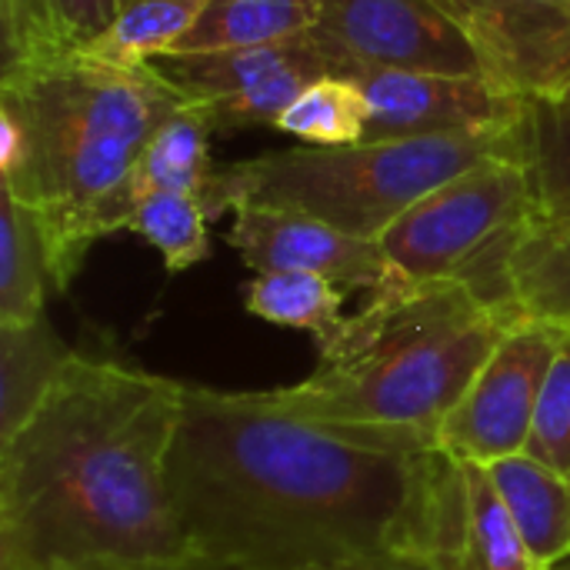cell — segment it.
<instances>
[{
	"instance_id": "obj_1",
	"label": "cell",
	"mask_w": 570,
	"mask_h": 570,
	"mask_svg": "<svg viewBox=\"0 0 570 570\" xmlns=\"http://www.w3.org/2000/svg\"><path fill=\"white\" fill-rule=\"evenodd\" d=\"M170 491L187 544L244 570L367 558L454 570L468 518L464 461L438 444L200 384L184 391Z\"/></svg>"
},
{
	"instance_id": "obj_2",
	"label": "cell",
	"mask_w": 570,
	"mask_h": 570,
	"mask_svg": "<svg viewBox=\"0 0 570 570\" xmlns=\"http://www.w3.org/2000/svg\"><path fill=\"white\" fill-rule=\"evenodd\" d=\"M184 381L77 354L0 444V570L190 551L170 491Z\"/></svg>"
},
{
	"instance_id": "obj_3",
	"label": "cell",
	"mask_w": 570,
	"mask_h": 570,
	"mask_svg": "<svg viewBox=\"0 0 570 570\" xmlns=\"http://www.w3.org/2000/svg\"><path fill=\"white\" fill-rule=\"evenodd\" d=\"M180 104L150 63L67 53L0 67V190L33 217L57 291L100 237L127 230L134 170Z\"/></svg>"
},
{
	"instance_id": "obj_4",
	"label": "cell",
	"mask_w": 570,
	"mask_h": 570,
	"mask_svg": "<svg viewBox=\"0 0 570 570\" xmlns=\"http://www.w3.org/2000/svg\"><path fill=\"white\" fill-rule=\"evenodd\" d=\"M514 324L464 281H387L317 347L304 381L264 394L314 421L438 444L441 424Z\"/></svg>"
},
{
	"instance_id": "obj_5",
	"label": "cell",
	"mask_w": 570,
	"mask_h": 570,
	"mask_svg": "<svg viewBox=\"0 0 570 570\" xmlns=\"http://www.w3.org/2000/svg\"><path fill=\"white\" fill-rule=\"evenodd\" d=\"M494 157L528 160V117L481 134L361 140L347 147L304 144L224 164L210 177L204 210L217 220L240 204L284 207L377 240L421 197Z\"/></svg>"
},
{
	"instance_id": "obj_6",
	"label": "cell",
	"mask_w": 570,
	"mask_h": 570,
	"mask_svg": "<svg viewBox=\"0 0 570 570\" xmlns=\"http://www.w3.org/2000/svg\"><path fill=\"white\" fill-rule=\"evenodd\" d=\"M534 217L538 204L528 160H484L421 197L377 237L387 281H464L484 301L508 311V254Z\"/></svg>"
},
{
	"instance_id": "obj_7",
	"label": "cell",
	"mask_w": 570,
	"mask_h": 570,
	"mask_svg": "<svg viewBox=\"0 0 570 570\" xmlns=\"http://www.w3.org/2000/svg\"><path fill=\"white\" fill-rule=\"evenodd\" d=\"M344 50L317 27L271 47L157 57L150 67L194 107H200L214 134L244 127H274L281 114L321 77H337Z\"/></svg>"
},
{
	"instance_id": "obj_8",
	"label": "cell",
	"mask_w": 570,
	"mask_h": 570,
	"mask_svg": "<svg viewBox=\"0 0 570 570\" xmlns=\"http://www.w3.org/2000/svg\"><path fill=\"white\" fill-rule=\"evenodd\" d=\"M561 337L554 327L518 321L441 424L438 448L464 464L484 468L524 454Z\"/></svg>"
},
{
	"instance_id": "obj_9",
	"label": "cell",
	"mask_w": 570,
	"mask_h": 570,
	"mask_svg": "<svg viewBox=\"0 0 570 570\" xmlns=\"http://www.w3.org/2000/svg\"><path fill=\"white\" fill-rule=\"evenodd\" d=\"M337 77L357 83L367 100L364 140H417L444 134H481L514 127L531 100L504 90L484 73H424L357 63L344 53Z\"/></svg>"
},
{
	"instance_id": "obj_10",
	"label": "cell",
	"mask_w": 570,
	"mask_h": 570,
	"mask_svg": "<svg viewBox=\"0 0 570 570\" xmlns=\"http://www.w3.org/2000/svg\"><path fill=\"white\" fill-rule=\"evenodd\" d=\"M317 30L357 63L484 73L474 43L441 0H321Z\"/></svg>"
},
{
	"instance_id": "obj_11",
	"label": "cell",
	"mask_w": 570,
	"mask_h": 570,
	"mask_svg": "<svg viewBox=\"0 0 570 570\" xmlns=\"http://www.w3.org/2000/svg\"><path fill=\"white\" fill-rule=\"evenodd\" d=\"M484 73L524 100L570 97V0H441Z\"/></svg>"
},
{
	"instance_id": "obj_12",
	"label": "cell",
	"mask_w": 570,
	"mask_h": 570,
	"mask_svg": "<svg viewBox=\"0 0 570 570\" xmlns=\"http://www.w3.org/2000/svg\"><path fill=\"white\" fill-rule=\"evenodd\" d=\"M227 244L254 274H317L354 291H377L387 281V261L377 240L354 237L301 210L240 204Z\"/></svg>"
},
{
	"instance_id": "obj_13",
	"label": "cell",
	"mask_w": 570,
	"mask_h": 570,
	"mask_svg": "<svg viewBox=\"0 0 570 570\" xmlns=\"http://www.w3.org/2000/svg\"><path fill=\"white\" fill-rule=\"evenodd\" d=\"M488 474L508 504L538 570L570 561V478L534 454H511L488 464Z\"/></svg>"
},
{
	"instance_id": "obj_14",
	"label": "cell",
	"mask_w": 570,
	"mask_h": 570,
	"mask_svg": "<svg viewBox=\"0 0 570 570\" xmlns=\"http://www.w3.org/2000/svg\"><path fill=\"white\" fill-rule=\"evenodd\" d=\"M117 0H0L3 67L94 50L114 27Z\"/></svg>"
},
{
	"instance_id": "obj_15",
	"label": "cell",
	"mask_w": 570,
	"mask_h": 570,
	"mask_svg": "<svg viewBox=\"0 0 570 570\" xmlns=\"http://www.w3.org/2000/svg\"><path fill=\"white\" fill-rule=\"evenodd\" d=\"M504 304L514 321H534L570 334V224H541L521 230L508 254Z\"/></svg>"
},
{
	"instance_id": "obj_16",
	"label": "cell",
	"mask_w": 570,
	"mask_h": 570,
	"mask_svg": "<svg viewBox=\"0 0 570 570\" xmlns=\"http://www.w3.org/2000/svg\"><path fill=\"white\" fill-rule=\"evenodd\" d=\"M321 0H210L167 57L254 50L314 30Z\"/></svg>"
},
{
	"instance_id": "obj_17",
	"label": "cell",
	"mask_w": 570,
	"mask_h": 570,
	"mask_svg": "<svg viewBox=\"0 0 570 570\" xmlns=\"http://www.w3.org/2000/svg\"><path fill=\"white\" fill-rule=\"evenodd\" d=\"M73 357L77 351L60 341L47 314L0 327V444L37 414Z\"/></svg>"
},
{
	"instance_id": "obj_18",
	"label": "cell",
	"mask_w": 570,
	"mask_h": 570,
	"mask_svg": "<svg viewBox=\"0 0 570 570\" xmlns=\"http://www.w3.org/2000/svg\"><path fill=\"white\" fill-rule=\"evenodd\" d=\"M210 137L214 127L207 114L194 104H180L150 137L137 170H134V204L137 197L150 190H174L200 197L210 187L214 177V157H210Z\"/></svg>"
},
{
	"instance_id": "obj_19",
	"label": "cell",
	"mask_w": 570,
	"mask_h": 570,
	"mask_svg": "<svg viewBox=\"0 0 570 570\" xmlns=\"http://www.w3.org/2000/svg\"><path fill=\"white\" fill-rule=\"evenodd\" d=\"M50 291L57 287L40 230L27 207L0 190V327L43 317Z\"/></svg>"
},
{
	"instance_id": "obj_20",
	"label": "cell",
	"mask_w": 570,
	"mask_h": 570,
	"mask_svg": "<svg viewBox=\"0 0 570 570\" xmlns=\"http://www.w3.org/2000/svg\"><path fill=\"white\" fill-rule=\"evenodd\" d=\"M244 307L247 314L277 324L304 331L317 341V347L331 344L344 327V291L317 274H254L244 287Z\"/></svg>"
},
{
	"instance_id": "obj_21",
	"label": "cell",
	"mask_w": 570,
	"mask_h": 570,
	"mask_svg": "<svg viewBox=\"0 0 570 570\" xmlns=\"http://www.w3.org/2000/svg\"><path fill=\"white\" fill-rule=\"evenodd\" d=\"M210 0H117L110 33L87 53L117 67H147L197 23Z\"/></svg>"
},
{
	"instance_id": "obj_22",
	"label": "cell",
	"mask_w": 570,
	"mask_h": 570,
	"mask_svg": "<svg viewBox=\"0 0 570 570\" xmlns=\"http://www.w3.org/2000/svg\"><path fill=\"white\" fill-rule=\"evenodd\" d=\"M468 518L454 570H538L484 464H464Z\"/></svg>"
},
{
	"instance_id": "obj_23",
	"label": "cell",
	"mask_w": 570,
	"mask_h": 570,
	"mask_svg": "<svg viewBox=\"0 0 570 570\" xmlns=\"http://www.w3.org/2000/svg\"><path fill=\"white\" fill-rule=\"evenodd\" d=\"M207 220L210 217L200 197L174 194V190H150L137 197L127 230L140 234L164 257V267L170 274H180L210 257Z\"/></svg>"
},
{
	"instance_id": "obj_24",
	"label": "cell",
	"mask_w": 570,
	"mask_h": 570,
	"mask_svg": "<svg viewBox=\"0 0 570 570\" xmlns=\"http://www.w3.org/2000/svg\"><path fill=\"white\" fill-rule=\"evenodd\" d=\"M528 170L541 224H570V104L531 100Z\"/></svg>"
},
{
	"instance_id": "obj_25",
	"label": "cell",
	"mask_w": 570,
	"mask_h": 570,
	"mask_svg": "<svg viewBox=\"0 0 570 570\" xmlns=\"http://www.w3.org/2000/svg\"><path fill=\"white\" fill-rule=\"evenodd\" d=\"M274 130L311 147L361 144L367 130V100L347 77H321L281 114Z\"/></svg>"
},
{
	"instance_id": "obj_26",
	"label": "cell",
	"mask_w": 570,
	"mask_h": 570,
	"mask_svg": "<svg viewBox=\"0 0 570 570\" xmlns=\"http://www.w3.org/2000/svg\"><path fill=\"white\" fill-rule=\"evenodd\" d=\"M528 454L570 478V334L561 337V347L548 371Z\"/></svg>"
},
{
	"instance_id": "obj_27",
	"label": "cell",
	"mask_w": 570,
	"mask_h": 570,
	"mask_svg": "<svg viewBox=\"0 0 570 570\" xmlns=\"http://www.w3.org/2000/svg\"><path fill=\"white\" fill-rule=\"evenodd\" d=\"M63 570H244L237 564H227L220 558H210L204 551H184L174 558H100V561H83Z\"/></svg>"
},
{
	"instance_id": "obj_28",
	"label": "cell",
	"mask_w": 570,
	"mask_h": 570,
	"mask_svg": "<svg viewBox=\"0 0 570 570\" xmlns=\"http://www.w3.org/2000/svg\"><path fill=\"white\" fill-rule=\"evenodd\" d=\"M327 570H434L421 561H407V558H367V561H351V564H337Z\"/></svg>"
},
{
	"instance_id": "obj_29",
	"label": "cell",
	"mask_w": 570,
	"mask_h": 570,
	"mask_svg": "<svg viewBox=\"0 0 570 570\" xmlns=\"http://www.w3.org/2000/svg\"><path fill=\"white\" fill-rule=\"evenodd\" d=\"M561 570H570V561H564V564H561Z\"/></svg>"
},
{
	"instance_id": "obj_30",
	"label": "cell",
	"mask_w": 570,
	"mask_h": 570,
	"mask_svg": "<svg viewBox=\"0 0 570 570\" xmlns=\"http://www.w3.org/2000/svg\"><path fill=\"white\" fill-rule=\"evenodd\" d=\"M551 570H561V568H551Z\"/></svg>"
},
{
	"instance_id": "obj_31",
	"label": "cell",
	"mask_w": 570,
	"mask_h": 570,
	"mask_svg": "<svg viewBox=\"0 0 570 570\" xmlns=\"http://www.w3.org/2000/svg\"><path fill=\"white\" fill-rule=\"evenodd\" d=\"M568 104H570V97H568Z\"/></svg>"
}]
</instances>
